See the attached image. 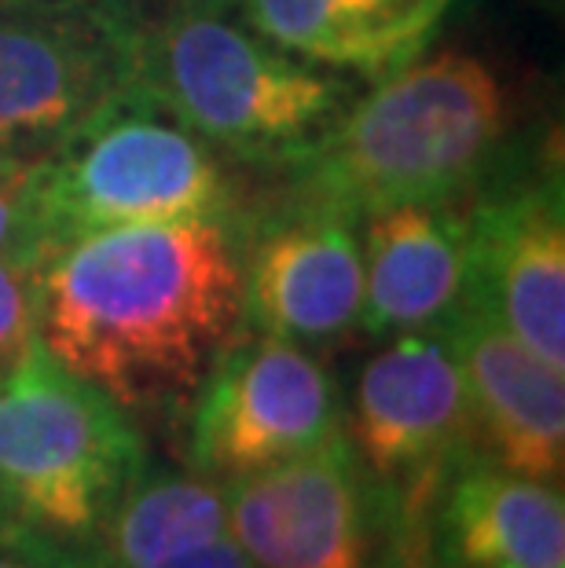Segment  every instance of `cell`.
<instances>
[{"label":"cell","instance_id":"6da1fadb","mask_svg":"<svg viewBox=\"0 0 565 568\" xmlns=\"http://www.w3.org/2000/svg\"><path fill=\"white\" fill-rule=\"evenodd\" d=\"M239 326V221L107 227L48 253L41 345L125 410L191 404Z\"/></svg>","mask_w":565,"mask_h":568},{"label":"cell","instance_id":"7a4b0ae2","mask_svg":"<svg viewBox=\"0 0 565 568\" xmlns=\"http://www.w3.org/2000/svg\"><path fill=\"white\" fill-rule=\"evenodd\" d=\"M514 111L500 74L471 52L418 55L349 106L283 195L349 221L396 202H460L503 173Z\"/></svg>","mask_w":565,"mask_h":568},{"label":"cell","instance_id":"3957f363","mask_svg":"<svg viewBox=\"0 0 565 568\" xmlns=\"http://www.w3.org/2000/svg\"><path fill=\"white\" fill-rule=\"evenodd\" d=\"M132 78L224 159L291 173L316 154L356 89L283 55L228 16H188L132 38Z\"/></svg>","mask_w":565,"mask_h":568},{"label":"cell","instance_id":"277c9868","mask_svg":"<svg viewBox=\"0 0 565 568\" xmlns=\"http://www.w3.org/2000/svg\"><path fill=\"white\" fill-rule=\"evenodd\" d=\"M148 469L129 410L38 345L0 382V531L78 550Z\"/></svg>","mask_w":565,"mask_h":568},{"label":"cell","instance_id":"5b68a950","mask_svg":"<svg viewBox=\"0 0 565 568\" xmlns=\"http://www.w3.org/2000/svg\"><path fill=\"white\" fill-rule=\"evenodd\" d=\"M41 191L56 243L107 227L243 216L224 154L137 78L41 159Z\"/></svg>","mask_w":565,"mask_h":568},{"label":"cell","instance_id":"8992f818","mask_svg":"<svg viewBox=\"0 0 565 568\" xmlns=\"http://www.w3.org/2000/svg\"><path fill=\"white\" fill-rule=\"evenodd\" d=\"M228 536L254 568H418V525L360 466L345 429L309 455L228 480Z\"/></svg>","mask_w":565,"mask_h":568},{"label":"cell","instance_id":"52a82bcc","mask_svg":"<svg viewBox=\"0 0 565 568\" xmlns=\"http://www.w3.org/2000/svg\"><path fill=\"white\" fill-rule=\"evenodd\" d=\"M342 426L339 382L320 356L239 326L191 396L188 463L228 485L316 452Z\"/></svg>","mask_w":565,"mask_h":568},{"label":"cell","instance_id":"ba28073f","mask_svg":"<svg viewBox=\"0 0 565 568\" xmlns=\"http://www.w3.org/2000/svg\"><path fill=\"white\" fill-rule=\"evenodd\" d=\"M345 440L360 466L393 491L423 536L441 477L474 444L463 371L441 331L393 334L356 374Z\"/></svg>","mask_w":565,"mask_h":568},{"label":"cell","instance_id":"9c48e42d","mask_svg":"<svg viewBox=\"0 0 565 568\" xmlns=\"http://www.w3.org/2000/svg\"><path fill=\"white\" fill-rule=\"evenodd\" d=\"M129 81L132 38L95 4H0V159H48Z\"/></svg>","mask_w":565,"mask_h":568},{"label":"cell","instance_id":"30bf717a","mask_svg":"<svg viewBox=\"0 0 565 568\" xmlns=\"http://www.w3.org/2000/svg\"><path fill=\"white\" fill-rule=\"evenodd\" d=\"M243 326L294 345H323L353 331L364 305L356 221L280 195L239 216Z\"/></svg>","mask_w":565,"mask_h":568},{"label":"cell","instance_id":"8fae6325","mask_svg":"<svg viewBox=\"0 0 565 568\" xmlns=\"http://www.w3.org/2000/svg\"><path fill=\"white\" fill-rule=\"evenodd\" d=\"M471 305L565 371V202L562 173H500L474 191Z\"/></svg>","mask_w":565,"mask_h":568},{"label":"cell","instance_id":"7c38bea8","mask_svg":"<svg viewBox=\"0 0 565 568\" xmlns=\"http://www.w3.org/2000/svg\"><path fill=\"white\" fill-rule=\"evenodd\" d=\"M463 371L474 444L481 455L522 477L562 488L565 382L562 371L507 334L474 305L441 326Z\"/></svg>","mask_w":565,"mask_h":568},{"label":"cell","instance_id":"4fadbf2b","mask_svg":"<svg viewBox=\"0 0 565 568\" xmlns=\"http://www.w3.org/2000/svg\"><path fill=\"white\" fill-rule=\"evenodd\" d=\"M418 568H565L562 488L471 447L426 506Z\"/></svg>","mask_w":565,"mask_h":568},{"label":"cell","instance_id":"5bb4252c","mask_svg":"<svg viewBox=\"0 0 565 568\" xmlns=\"http://www.w3.org/2000/svg\"><path fill=\"white\" fill-rule=\"evenodd\" d=\"M367 337L441 331L471 305V224L455 202H396L360 216Z\"/></svg>","mask_w":565,"mask_h":568},{"label":"cell","instance_id":"9a60e30c","mask_svg":"<svg viewBox=\"0 0 565 568\" xmlns=\"http://www.w3.org/2000/svg\"><path fill=\"white\" fill-rule=\"evenodd\" d=\"M448 8L452 0H239L264 41L367 81L423 55Z\"/></svg>","mask_w":565,"mask_h":568},{"label":"cell","instance_id":"2e32d148","mask_svg":"<svg viewBox=\"0 0 565 568\" xmlns=\"http://www.w3.org/2000/svg\"><path fill=\"white\" fill-rule=\"evenodd\" d=\"M228 536L224 485L202 474L143 469L103 528L70 550L100 568H148Z\"/></svg>","mask_w":565,"mask_h":568},{"label":"cell","instance_id":"e0dca14e","mask_svg":"<svg viewBox=\"0 0 565 568\" xmlns=\"http://www.w3.org/2000/svg\"><path fill=\"white\" fill-rule=\"evenodd\" d=\"M52 239L0 253V382L41 345V290Z\"/></svg>","mask_w":565,"mask_h":568},{"label":"cell","instance_id":"ac0fdd59","mask_svg":"<svg viewBox=\"0 0 565 568\" xmlns=\"http://www.w3.org/2000/svg\"><path fill=\"white\" fill-rule=\"evenodd\" d=\"M41 239L56 243V235L48 232L41 162L0 159V253Z\"/></svg>","mask_w":565,"mask_h":568},{"label":"cell","instance_id":"d6986e66","mask_svg":"<svg viewBox=\"0 0 565 568\" xmlns=\"http://www.w3.org/2000/svg\"><path fill=\"white\" fill-rule=\"evenodd\" d=\"M89 4L118 22L129 38H137V33H148L188 16H228L232 8H239V0H89Z\"/></svg>","mask_w":565,"mask_h":568},{"label":"cell","instance_id":"ffe728a7","mask_svg":"<svg viewBox=\"0 0 565 568\" xmlns=\"http://www.w3.org/2000/svg\"><path fill=\"white\" fill-rule=\"evenodd\" d=\"M38 547H41V542H38ZM41 558H44L48 568H100V565H89L85 558H78V554H70V550H48V547H41ZM148 568H254V565L246 561V554L235 547L232 536H224L218 542H210V547L188 550V554H180V558L148 565Z\"/></svg>","mask_w":565,"mask_h":568},{"label":"cell","instance_id":"44dd1931","mask_svg":"<svg viewBox=\"0 0 565 568\" xmlns=\"http://www.w3.org/2000/svg\"><path fill=\"white\" fill-rule=\"evenodd\" d=\"M0 568H48V565L41 558L38 542L0 531Z\"/></svg>","mask_w":565,"mask_h":568},{"label":"cell","instance_id":"7402d4cb","mask_svg":"<svg viewBox=\"0 0 565 568\" xmlns=\"http://www.w3.org/2000/svg\"><path fill=\"white\" fill-rule=\"evenodd\" d=\"M0 4H22V8H78L89 0H0Z\"/></svg>","mask_w":565,"mask_h":568}]
</instances>
